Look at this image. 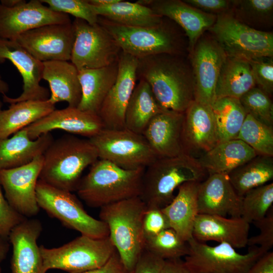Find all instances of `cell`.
<instances>
[{"mask_svg": "<svg viewBox=\"0 0 273 273\" xmlns=\"http://www.w3.org/2000/svg\"><path fill=\"white\" fill-rule=\"evenodd\" d=\"M137 80L149 85L162 108L184 113L194 101L191 66L183 55L161 54L138 59Z\"/></svg>", "mask_w": 273, "mask_h": 273, "instance_id": "obj_1", "label": "cell"}, {"mask_svg": "<svg viewBox=\"0 0 273 273\" xmlns=\"http://www.w3.org/2000/svg\"><path fill=\"white\" fill-rule=\"evenodd\" d=\"M43 157L39 179L71 192L76 191L84 170L99 159L89 139L72 135L53 140Z\"/></svg>", "mask_w": 273, "mask_h": 273, "instance_id": "obj_2", "label": "cell"}, {"mask_svg": "<svg viewBox=\"0 0 273 273\" xmlns=\"http://www.w3.org/2000/svg\"><path fill=\"white\" fill-rule=\"evenodd\" d=\"M207 173L197 158L186 154L157 158L145 168L139 197L147 208L162 209L172 201L179 186L201 182Z\"/></svg>", "mask_w": 273, "mask_h": 273, "instance_id": "obj_3", "label": "cell"}, {"mask_svg": "<svg viewBox=\"0 0 273 273\" xmlns=\"http://www.w3.org/2000/svg\"><path fill=\"white\" fill-rule=\"evenodd\" d=\"M145 168L126 170L99 159L81 177L76 189L79 198L91 207L101 208L139 197Z\"/></svg>", "mask_w": 273, "mask_h": 273, "instance_id": "obj_4", "label": "cell"}, {"mask_svg": "<svg viewBox=\"0 0 273 273\" xmlns=\"http://www.w3.org/2000/svg\"><path fill=\"white\" fill-rule=\"evenodd\" d=\"M100 208V219L107 225L109 237L130 273L145 248L143 221L146 205L135 197Z\"/></svg>", "mask_w": 273, "mask_h": 273, "instance_id": "obj_5", "label": "cell"}, {"mask_svg": "<svg viewBox=\"0 0 273 273\" xmlns=\"http://www.w3.org/2000/svg\"><path fill=\"white\" fill-rule=\"evenodd\" d=\"M164 17L149 27H127L99 16L98 22L113 36L122 52L137 59L161 54L183 55L184 39L175 25Z\"/></svg>", "mask_w": 273, "mask_h": 273, "instance_id": "obj_6", "label": "cell"}, {"mask_svg": "<svg viewBox=\"0 0 273 273\" xmlns=\"http://www.w3.org/2000/svg\"><path fill=\"white\" fill-rule=\"evenodd\" d=\"M40 250L45 272L59 269L69 273H81L103 265L116 249L109 237L94 238L81 235L58 247Z\"/></svg>", "mask_w": 273, "mask_h": 273, "instance_id": "obj_7", "label": "cell"}, {"mask_svg": "<svg viewBox=\"0 0 273 273\" xmlns=\"http://www.w3.org/2000/svg\"><path fill=\"white\" fill-rule=\"evenodd\" d=\"M36 194L39 208L66 228L94 238L109 237L107 225L89 215L72 192L56 188L39 179Z\"/></svg>", "mask_w": 273, "mask_h": 273, "instance_id": "obj_8", "label": "cell"}, {"mask_svg": "<svg viewBox=\"0 0 273 273\" xmlns=\"http://www.w3.org/2000/svg\"><path fill=\"white\" fill-rule=\"evenodd\" d=\"M208 30L226 56L250 61L273 57V33L251 28L231 12L217 15Z\"/></svg>", "mask_w": 273, "mask_h": 273, "instance_id": "obj_9", "label": "cell"}, {"mask_svg": "<svg viewBox=\"0 0 273 273\" xmlns=\"http://www.w3.org/2000/svg\"><path fill=\"white\" fill-rule=\"evenodd\" d=\"M187 243L189 252L183 261L191 273H248L265 254L257 246L241 254L228 244L210 246L193 237Z\"/></svg>", "mask_w": 273, "mask_h": 273, "instance_id": "obj_10", "label": "cell"}, {"mask_svg": "<svg viewBox=\"0 0 273 273\" xmlns=\"http://www.w3.org/2000/svg\"><path fill=\"white\" fill-rule=\"evenodd\" d=\"M97 151L99 159L126 170L145 168L158 158L141 134L126 128H104L88 139Z\"/></svg>", "mask_w": 273, "mask_h": 273, "instance_id": "obj_11", "label": "cell"}, {"mask_svg": "<svg viewBox=\"0 0 273 273\" xmlns=\"http://www.w3.org/2000/svg\"><path fill=\"white\" fill-rule=\"evenodd\" d=\"M72 25L74 40L70 61L78 70L104 67L118 60L120 48L98 22L90 24L75 18Z\"/></svg>", "mask_w": 273, "mask_h": 273, "instance_id": "obj_12", "label": "cell"}, {"mask_svg": "<svg viewBox=\"0 0 273 273\" xmlns=\"http://www.w3.org/2000/svg\"><path fill=\"white\" fill-rule=\"evenodd\" d=\"M194 82V101L211 105L215 101V90L226 55L211 36H202L190 54Z\"/></svg>", "mask_w": 273, "mask_h": 273, "instance_id": "obj_13", "label": "cell"}, {"mask_svg": "<svg viewBox=\"0 0 273 273\" xmlns=\"http://www.w3.org/2000/svg\"><path fill=\"white\" fill-rule=\"evenodd\" d=\"M43 155L18 167L0 170V184L9 204L27 218L36 215L40 208L36 189L43 163Z\"/></svg>", "mask_w": 273, "mask_h": 273, "instance_id": "obj_14", "label": "cell"}, {"mask_svg": "<svg viewBox=\"0 0 273 273\" xmlns=\"http://www.w3.org/2000/svg\"><path fill=\"white\" fill-rule=\"evenodd\" d=\"M15 40L41 62L68 61L74 40L72 22L44 25L21 34Z\"/></svg>", "mask_w": 273, "mask_h": 273, "instance_id": "obj_15", "label": "cell"}, {"mask_svg": "<svg viewBox=\"0 0 273 273\" xmlns=\"http://www.w3.org/2000/svg\"><path fill=\"white\" fill-rule=\"evenodd\" d=\"M72 22L68 15L57 12L40 0L25 1L12 8L0 3V37L16 40L21 34L41 26Z\"/></svg>", "mask_w": 273, "mask_h": 273, "instance_id": "obj_16", "label": "cell"}, {"mask_svg": "<svg viewBox=\"0 0 273 273\" xmlns=\"http://www.w3.org/2000/svg\"><path fill=\"white\" fill-rule=\"evenodd\" d=\"M138 59L121 52L118 61L116 80L98 112L105 128H124L126 108L137 81Z\"/></svg>", "mask_w": 273, "mask_h": 273, "instance_id": "obj_17", "label": "cell"}, {"mask_svg": "<svg viewBox=\"0 0 273 273\" xmlns=\"http://www.w3.org/2000/svg\"><path fill=\"white\" fill-rule=\"evenodd\" d=\"M8 60L15 66L23 79V92L17 98L3 95V100L10 104L27 100H47L50 93L40 84L42 62L34 58L16 40L0 37V64Z\"/></svg>", "mask_w": 273, "mask_h": 273, "instance_id": "obj_18", "label": "cell"}, {"mask_svg": "<svg viewBox=\"0 0 273 273\" xmlns=\"http://www.w3.org/2000/svg\"><path fill=\"white\" fill-rule=\"evenodd\" d=\"M218 143L211 106L193 101L184 112L182 129L184 153L198 158Z\"/></svg>", "mask_w": 273, "mask_h": 273, "instance_id": "obj_19", "label": "cell"}, {"mask_svg": "<svg viewBox=\"0 0 273 273\" xmlns=\"http://www.w3.org/2000/svg\"><path fill=\"white\" fill-rule=\"evenodd\" d=\"M136 2L180 26L188 37V49L190 54L204 32L208 30L216 20V15L205 13L184 1L140 0Z\"/></svg>", "mask_w": 273, "mask_h": 273, "instance_id": "obj_20", "label": "cell"}, {"mask_svg": "<svg viewBox=\"0 0 273 273\" xmlns=\"http://www.w3.org/2000/svg\"><path fill=\"white\" fill-rule=\"evenodd\" d=\"M25 128L32 140L55 129L90 139L105 127L98 114L68 106L63 109H55Z\"/></svg>", "mask_w": 273, "mask_h": 273, "instance_id": "obj_21", "label": "cell"}, {"mask_svg": "<svg viewBox=\"0 0 273 273\" xmlns=\"http://www.w3.org/2000/svg\"><path fill=\"white\" fill-rule=\"evenodd\" d=\"M42 231L37 219L26 218L11 231L8 241L12 247L11 273H47L37 240Z\"/></svg>", "mask_w": 273, "mask_h": 273, "instance_id": "obj_22", "label": "cell"}, {"mask_svg": "<svg viewBox=\"0 0 273 273\" xmlns=\"http://www.w3.org/2000/svg\"><path fill=\"white\" fill-rule=\"evenodd\" d=\"M242 200V197L235 191L228 174H209L199 184V214L241 217Z\"/></svg>", "mask_w": 273, "mask_h": 273, "instance_id": "obj_23", "label": "cell"}, {"mask_svg": "<svg viewBox=\"0 0 273 273\" xmlns=\"http://www.w3.org/2000/svg\"><path fill=\"white\" fill-rule=\"evenodd\" d=\"M184 113L164 109L150 121L142 135L158 158L185 154L182 144Z\"/></svg>", "mask_w": 273, "mask_h": 273, "instance_id": "obj_24", "label": "cell"}, {"mask_svg": "<svg viewBox=\"0 0 273 273\" xmlns=\"http://www.w3.org/2000/svg\"><path fill=\"white\" fill-rule=\"evenodd\" d=\"M250 223L241 217L199 214L192 237L200 242L214 241L226 243L235 249L247 246Z\"/></svg>", "mask_w": 273, "mask_h": 273, "instance_id": "obj_25", "label": "cell"}, {"mask_svg": "<svg viewBox=\"0 0 273 273\" xmlns=\"http://www.w3.org/2000/svg\"><path fill=\"white\" fill-rule=\"evenodd\" d=\"M42 79L48 81L51 89L48 99L53 104L66 102L68 107L77 108L81 99L78 70L66 61L42 62Z\"/></svg>", "mask_w": 273, "mask_h": 273, "instance_id": "obj_26", "label": "cell"}, {"mask_svg": "<svg viewBox=\"0 0 273 273\" xmlns=\"http://www.w3.org/2000/svg\"><path fill=\"white\" fill-rule=\"evenodd\" d=\"M51 132L31 139L25 128L11 138L0 139V170L25 165L43 154L53 141Z\"/></svg>", "mask_w": 273, "mask_h": 273, "instance_id": "obj_27", "label": "cell"}, {"mask_svg": "<svg viewBox=\"0 0 273 273\" xmlns=\"http://www.w3.org/2000/svg\"><path fill=\"white\" fill-rule=\"evenodd\" d=\"M199 183L190 181L181 185L172 201L161 209L170 227L186 242L192 237L194 223L199 214L197 193Z\"/></svg>", "mask_w": 273, "mask_h": 273, "instance_id": "obj_28", "label": "cell"}, {"mask_svg": "<svg viewBox=\"0 0 273 273\" xmlns=\"http://www.w3.org/2000/svg\"><path fill=\"white\" fill-rule=\"evenodd\" d=\"M118 61L102 68L78 70L81 99L78 109L98 113L103 102L116 80Z\"/></svg>", "mask_w": 273, "mask_h": 273, "instance_id": "obj_29", "label": "cell"}, {"mask_svg": "<svg viewBox=\"0 0 273 273\" xmlns=\"http://www.w3.org/2000/svg\"><path fill=\"white\" fill-rule=\"evenodd\" d=\"M257 155L244 142L234 139L218 143L197 159L209 174H229Z\"/></svg>", "mask_w": 273, "mask_h": 273, "instance_id": "obj_30", "label": "cell"}, {"mask_svg": "<svg viewBox=\"0 0 273 273\" xmlns=\"http://www.w3.org/2000/svg\"><path fill=\"white\" fill-rule=\"evenodd\" d=\"M56 109L47 100H27L10 104L0 114V139H6Z\"/></svg>", "mask_w": 273, "mask_h": 273, "instance_id": "obj_31", "label": "cell"}, {"mask_svg": "<svg viewBox=\"0 0 273 273\" xmlns=\"http://www.w3.org/2000/svg\"><path fill=\"white\" fill-rule=\"evenodd\" d=\"M255 86V82L248 61L226 56L216 82L215 99L222 98L239 99Z\"/></svg>", "mask_w": 273, "mask_h": 273, "instance_id": "obj_32", "label": "cell"}, {"mask_svg": "<svg viewBox=\"0 0 273 273\" xmlns=\"http://www.w3.org/2000/svg\"><path fill=\"white\" fill-rule=\"evenodd\" d=\"M163 110L147 82L139 80L126 108L124 128L142 134L151 119Z\"/></svg>", "mask_w": 273, "mask_h": 273, "instance_id": "obj_33", "label": "cell"}, {"mask_svg": "<svg viewBox=\"0 0 273 273\" xmlns=\"http://www.w3.org/2000/svg\"><path fill=\"white\" fill-rule=\"evenodd\" d=\"M94 7L99 16L127 27L152 26L160 23L164 18L136 1L133 3L119 0L109 6Z\"/></svg>", "mask_w": 273, "mask_h": 273, "instance_id": "obj_34", "label": "cell"}, {"mask_svg": "<svg viewBox=\"0 0 273 273\" xmlns=\"http://www.w3.org/2000/svg\"><path fill=\"white\" fill-rule=\"evenodd\" d=\"M230 182L241 197L249 191L273 179V156L257 155L229 174Z\"/></svg>", "mask_w": 273, "mask_h": 273, "instance_id": "obj_35", "label": "cell"}, {"mask_svg": "<svg viewBox=\"0 0 273 273\" xmlns=\"http://www.w3.org/2000/svg\"><path fill=\"white\" fill-rule=\"evenodd\" d=\"M211 108L219 143L236 139L247 115L240 100L233 98L215 99Z\"/></svg>", "mask_w": 273, "mask_h": 273, "instance_id": "obj_36", "label": "cell"}, {"mask_svg": "<svg viewBox=\"0 0 273 273\" xmlns=\"http://www.w3.org/2000/svg\"><path fill=\"white\" fill-rule=\"evenodd\" d=\"M230 12L239 21L256 30L265 31L272 26V0L232 1Z\"/></svg>", "mask_w": 273, "mask_h": 273, "instance_id": "obj_37", "label": "cell"}, {"mask_svg": "<svg viewBox=\"0 0 273 273\" xmlns=\"http://www.w3.org/2000/svg\"><path fill=\"white\" fill-rule=\"evenodd\" d=\"M144 249L165 260L180 259L189 252L187 242L171 228L156 235L145 237Z\"/></svg>", "mask_w": 273, "mask_h": 273, "instance_id": "obj_38", "label": "cell"}, {"mask_svg": "<svg viewBox=\"0 0 273 273\" xmlns=\"http://www.w3.org/2000/svg\"><path fill=\"white\" fill-rule=\"evenodd\" d=\"M236 139L250 147L257 155L273 156V127L247 114Z\"/></svg>", "mask_w": 273, "mask_h": 273, "instance_id": "obj_39", "label": "cell"}, {"mask_svg": "<svg viewBox=\"0 0 273 273\" xmlns=\"http://www.w3.org/2000/svg\"><path fill=\"white\" fill-rule=\"evenodd\" d=\"M273 183L254 188L242 197L241 217L250 223L263 218L272 207Z\"/></svg>", "mask_w": 273, "mask_h": 273, "instance_id": "obj_40", "label": "cell"}, {"mask_svg": "<svg viewBox=\"0 0 273 273\" xmlns=\"http://www.w3.org/2000/svg\"><path fill=\"white\" fill-rule=\"evenodd\" d=\"M239 100L247 114L273 127V104L270 96L255 86Z\"/></svg>", "mask_w": 273, "mask_h": 273, "instance_id": "obj_41", "label": "cell"}, {"mask_svg": "<svg viewBox=\"0 0 273 273\" xmlns=\"http://www.w3.org/2000/svg\"><path fill=\"white\" fill-rule=\"evenodd\" d=\"M51 10L59 13L71 15L75 18L82 19L90 24L98 23L99 16L88 0H40Z\"/></svg>", "mask_w": 273, "mask_h": 273, "instance_id": "obj_42", "label": "cell"}, {"mask_svg": "<svg viewBox=\"0 0 273 273\" xmlns=\"http://www.w3.org/2000/svg\"><path fill=\"white\" fill-rule=\"evenodd\" d=\"M256 86L271 96L273 93L272 57H262L248 61Z\"/></svg>", "mask_w": 273, "mask_h": 273, "instance_id": "obj_43", "label": "cell"}, {"mask_svg": "<svg viewBox=\"0 0 273 273\" xmlns=\"http://www.w3.org/2000/svg\"><path fill=\"white\" fill-rule=\"evenodd\" d=\"M260 230L258 235L248 238L247 245L258 247L265 253L273 247V209L262 219L253 222Z\"/></svg>", "mask_w": 273, "mask_h": 273, "instance_id": "obj_44", "label": "cell"}, {"mask_svg": "<svg viewBox=\"0 0 273 273\" xmlns=\"http://www.w3.org/2000/svg\"><path fill=\"white\" fill-rule=\"evenodd\" d=\"M26 218L9 204L0 184V237L8 240L13 229Z\"/></svg>", "mask_w": 273, "mask_h": 273, "instance_id": "obj_45", "label": "cell"}, {"mask_svg": "<svg viewBox=\"0 0 273 273\" xmlns=\"http://www.w3.org/2000/svg\"><path fill=\"white\" fill-rule=\"evenodd\" d=\"M145 238L157 235L169 228L168 220L161 208H147L143 217Z\"/></svg>", "mask_w": 273, "mask_h": 273, "instance_id": "obj_46", "label": "cell"}, {"mask_svg": "<svg viewBox=\"0 0 273 273\" xmlns=\"http://www.w3.org/2000/svg\"><path fill=\"white\" fill-rule=\"evenodd\" d=\"M165 260L144 249L130 273H160Z\"/></svg>", "mask_w": 273, "mask_h": 273, "instance_id": "obj_47", "label": "cell"}, {"mask_svg": "<svg viewBox=\"0 0 273 273\" xmlns=\"http://www.w3.org/2000/svg\"><path fill=\"white\" fill-rule=\"evenodd\" d=\"M190 6L205 13L215 15L230 12L232 1L228 0H185Z\"/></svg>", "mask_w": 273, "mask_h": 273, "instance_id": "obj_48", "label": "cell"}, {"mask_svg": "<svg viewBox=\"0 0 273 273\" xmlns=\"http://www.w3.org/2000/svg\"><path fill=\"white\" fill-rule=\"evenodd\" d=\"M81 273H128L116 251L102 266Z\"/></svg>", "mask_w": 273, "mask_h": 273, "instance_id": "obj_49", "label": "cell"}, {"mask_svg": "<svg viewBox=\"0 0 273 273\" xmlns=\"http://www.w3.org/2000/svg\"><path fill=\"white\" fill-rule=\"evenodd\" d=\"M248 273H273V252L268 251L260 257Z\"/></svg>", "mask_w": 273, "mask_h": 273, "instance_id": "obj_50", "label": "cell"}, {"mask_svg": "<svg viewBox=\"0 0 273 273\" xmlns=\"http://www.w3.org/2000/svg\"><path fill=\"white\" fill-rule=\"evenodd\" d=\"M160 273H191L180 259L165 260Z\"/></svg>", "mask_w": 273, "mask_h": 273, "instance_id": "obj_51", "label": "cell"}, {"mask_svg": "<svg viewBox=\"0 0 273 273\" xmlns=\"http://www.w3.org/2000/svg\"><path fill=\"white\" fill-rule=\"evenodd\" d=\"M10 243L8 240L0 237V263L6 258L9 250Z\"/></svg>", "mask_w": 273, "mask_h": 273, "instance_id": "obj_52", "label": "cell"}, {"mask_svg": "<svg viewBox=\"0 0 273 273\" xmlns=\"http://www.w3.org/2000/svg\"><path fill=\"white\" fill-rule=\"evenodd\" d=\"M93 6L96 7H105L118 2L119 0H88Z\"/></svg>", "mask_w": 273, "mask_h": 273, "instance_id": "obj_53", "label": "cell"}, {"mask_svg": "<svg viewBox=\"0 0 273 273\" xmlns=\"http://www.w3.org/2000/svg\"><path fill=\"white\" fill-rule=\"evenodd\" d=\"M24 1V0H2L0 3L6 7L12 8L20 5Z\"/></svg>", "mask_w": 273, "mask_h": 273, "instance_id": "obj_54", "label": "cell"}, {"mask_svg": "<svg viewBox=\"0 0 273 273\" xmlns=\"http://www.w3.org/2000/svg\"><path fill=\"white\" fill-rule=\"evenodd\" d=\"M9 90V86L8 84L2 79L0 74V94L3 95H6Z\"/></svg>", "mask_w": 273, "mask_h": 273, "instance_id": "obj_55", "label": "cell"}, {"mask_svg": "<svg viewBox=\"0 0 273 273\" xmlns=\"http://www.w3.org/2000/svg\"><path fill=\"white\" fill-rule=\"evenodd\" d=\"M2 107H3V103L1 101V100L0 99V114L2 111Z\"/></svg>", "mask_w": 273, "mask_h": 273, "instance_id": "obj_56", "label": "cell"}, {"mask_svg": "<svg viewBox=\"0 0 273 273\" xmlns=\"http://www.w3.org/2000/svg\"><path fill=\"white\" fill-rule=\"evenodd\" d=\"M0 273H2V268L1 266H0Z\"/></svg>", "mask_w": 273, "mask_h": 273, "instance_id": "obj_57", "label": "cell"}]
</instances>
